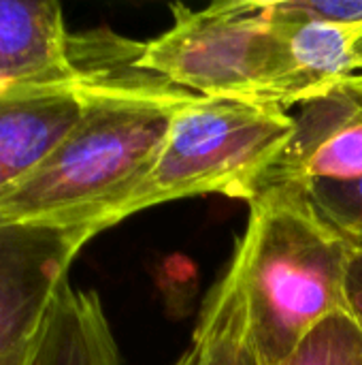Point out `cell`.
<instances>
[{
    "label": "cell",
    "instance_id": "obj_1",
    "mask_svg": "<svg viewBox=\"0 0 362 365\" xmlns=\"http://www.w3.org/2000/svg\"><path fill=\"white\" fill-rule=\"evenodd\" d=\"M87 77L83 115L60 145L0 195V222L77 227L94 237L149 171L175 115L196 96L139 68L143 43L77 34Z\"/></svg>",
    "mask_w": 362,
    "mask_h": 365
},
{
    "label": "cell",
    "instance_id": "obj_2",
    "mask_svg": "<svg viewBox=\"0 0 362 365\" xmlns=\"http://www.w3.org/2000/svg\"><path fill=\"white\" fill-rule=\"evenodd\" d=\"M235 252L260 365L284 364L326 319L346 312L352 248L318 216L303 184L258 192Z\"/></svg>",
    "mask_w": 362,
    "mask_h": 365
},
{
    "label": "cell",
    "instance_id": "obj_3",
    "mask_svg": "<svg viewBox=\"0 0 362 365\" xmlns=\"http://www.w3.org/2000/svg\"><path fill=\"white\" fill-rule=\"evenodd\" d=\"M292 130V111L280 105L196 94L175 115L149 171L117 207L113 222L198 195L250 201Z\"/></svg>",
    "mask_w": 362,
    "mask_h": 365
},
{
    "label": "cell",
    "instance_id": "obj_4",
    "mask_svg": "<svg viewBox=\"0 0 362 365\" xmlns=\"http://www.w3.org/2000/svg\"><path fill=\"white\" fill-rule=\"evenodd\" d=\"M173 17L164 34L143 43L139 68L198 96L280 105L286 45L271 2H213L201 11L175 4Z\"/></svg>",
    "mask_w": 362,
    "mask_h": 365
},
{
    "label": "cell",
    "instance_id": "obj_5",
    "mask_svg": "<svg viewBox=\"0 0 362 365\" xmlns=\"http://www.w3.org/2000/svg\"><path fill=\"white\" fill-rule=\"evenodd\" d=\"M92 237L77 227L0 222V357L38 329Z\"/></svg>",
    "mask_w": 362,
    "mask_h": 365
},
{
    "label": "cell",
    "instance_id": "obj_6",
    "mask_svg": "<svg viewBox=\"0 0 362 365\" xmlns=\"http://www.w3.org/2000/svg\"><path fill=\"white\" fill-rule=\"evenodd\" d=\"M292 118V137L262 173L254 197L284 184L361 178L362 73L301 103Z\"/></svg>",
    "mask_w": 362,
    "mask_h": 365
},
{
    "label": "cell",
    "instance_id": "obj_7",
    "mask_svg": "<svg viewBox=\"0 0 362 365\" xmlns=\"http://www.w3.org/2000/svg\"><path fill=\"white\" fill-rule=\"evenodd\" d=\"M85 64L58 2L0 0V96L79 88Z\"/></svg>",
    "mask_w": 362,
    "mask_h": 365
},
{
    "label": "cell",
    "instance_id": "obj_8",
    "mask_svg": "<svg viewBox=\"0 0 362 365\" xmlns=\"http://www.w3.org/2000/svg\"><path fill=\"white\" fill-rule=\"evenodd\" d=\"M0 365H122L100 297L66 282L38 329Z\"/></svg>",
    "mask_w": 362,
    "mask_h": 365
},
{
    "label": "cell",
    "instance_id": "obj_9",
    "mask_svg": "<svg viewBox=\"0 0 362 365\" xmlns=\"http://www.w3.org/2000/svg\"><path fill=\"white\" fill-rule=\"evenodd\" d=\"M83 86L0 96V195L32 173L73 130L85 107Z\"/></svg>",
    "mask_w": 362,
    "mask_h": 365
},
{
    "label": "cell",
    "instance_id": "obj_10",
    "mask_svg": "<svg viewBox=\"0 0 362 365\" xmlns=\"http://www.w3.org/2000/svg\"><path fill=\"white\" fill-rule=\"evenodd\" d=\"M271 15L286 45V79L280 98L284 109L290 111L361 71L356 49L362 28L294 19L284 15L275 0Z\"/></svg>",
    "mask_w": 362,
    "mask_h": 365
},
{
    "label": "cell",
    "instance_id": "obj_11",
    "mask_svg": "<svg viewBox=\"0 0 362 365\" xmlns=\"http://www.w3.org/2000/svg\"><path fill=\"white\" fill-rule=\"evenodd\" d=\"M190 365H260L250 334L241 261L233 259L203 304Z\"/></svg>",
    "mask_w": 362,
    "mask_h": 365
},
{
    "label": "cell",
    "instance_id": "obj_12",
    "mask_svg": "<svg viewBox=\"0 0 362 365\" xmlns=\"http://www.w3.org/2000/svg\"><path fill=\"white\" fill-rule=\"evenodd\" d=\"M318 216L352 248L362 250V175L303 184Z\"/></svg>",
    "mask_w": 362,
    "mask_h": 365
},
{
    "label": "cell",
    "instance_id": "obj_13",
    "mask_svg": "<svg viewBox=\"0 0 362 365\" xmlns=\"http://www.w3.org/2000/svg\"><path fill=\"white\" fill-rule=\"evenodd\" d=\"M280 365H362V331L346 312H339L320 323Z\"/></svg>",
    "mask_w": 362,
    "mask_h": 365
},
{
    "label": "cell",
    "instance_id": "obj_14",
    "mask_svg": "<svg viewBox=\"0 0 362 365\" xmlns=\"http://www.w3.org/2000/svg\"><path fill=\"white\" fill-rule=\"evenodd\" d=\"M275 4L294 19L362 28V0H275Z\"/></svg>",
    "mask_w": 362,
    "mask_h": 365
},
{
    "label": "cell",
    "instance_id": "obj_15",
    "mask_svg": "<svg viewBox=\"0 0 362 365\" xmlns=\"http://www.w3.org/2000/svg\"><path fill=\"white\" fill-rule=\"evenodd\" d=\"M346 314L362 331V250H352L346 272Z\"/></svg>",
    "mask_w": 362,
    "mask_h": 365
},
{
    "label": "cell",
    "instance_id": "obj_16",
    "mask_svg": "<svg viewBox=\"0 0 362 365\" xmlns=\"http://www.w3.org/2000/svg\"><path fill=\"white\" fill-rule=\"evenodd\" d=\"M175 365H190V353H186V355H183V357H181V359H179Z\"/></svg>",
    "mask_w": 362,
    "mask_h": 365
},
{
    "label": "cell",
    "instance_id": "obj_17",
    "mask_svg": "<svg viewBox=\"0 0 362 365\" xmlns=\"http://www.w3.org/2000/svg\"><path fill=\"white\" fill-rule=\"evenodd\" d=\"M358 62H361V73H362V38H361V43H358Z\"/></svg>",
    "mask_w": 362,
    "mask_h": 365
}]
</instances>
